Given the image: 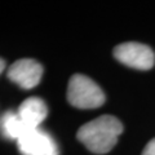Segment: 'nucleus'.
<instances>
[{
	"label": "nucleus",
	"instance_id": "obj_1",
	"mask_svg": "<svg viewBox=\"0 0 155 155\" xmlns=\"http://www.w3.org/2000/svg\"><path fill=\"white\" fill-rule=\"evenodd\" d=\"M123 124L113 115H102L81 125L76 133L78 140L94 154H106L118 142Z\"/></svg>",
	"mask_w": 155,
	"mask_h": 155
},
{
	"label": "nucleus",
	"instance_id": "obj_8",
	"mask_svg": "<svg viewBox=\"0 0 155 155\" xmlns=\"http://www.w3.org/2000/svg\"><path fill=\"white\" fill-rule=\"evenodd\" d=\"M142 155H155V138L149 141V143L145 146Z\"/></svg>",
	"mask_w": 155,
	"mask_h": 155
},
{
	"label": "nucleus",
	"instance_id": "obj_9",
	"mask_svg": "<svg viewBox=\"0 0 155 155\" xmlns=\"http://www.w3.org/2000/svg\"><path fill=\"white\" fill-rule=\"evenodd\" d=\"M4 69H5V62H4L2 58H0V74L4 71Z\"/></svg>",
	"mask_w": 155,
	"mask_h": 155
},
{
	"label": "nucleus",
	"instance_id": "obj_4",
	"mask_svg": "<svg viewBox=\"0 0 155 155\" xmlns=\"http://www.w3.org/2000/svg\"><path fill=\"white\" fill-rule=\"evenodd\" d=\"M22 155H58V147L52 136L40 128L28 129L17 140Z\"/></svg>",
	"mask_w": 155,
	"mask_h": 155
},
{
	"label": "nucleus",
	"instance_id": "obj_5",
	"mask_svg": "<svg viewBox=\"0 0 155 155\" xmlns=\"http://www.w3.org/2000/svg\"><path fill=\"white\" fill-rule=\"evenodd\" d=\"M43 76V66L31 58L18 60L8 69V78L22 89H31Z\"/></svg>",
	"mask_w": 155,
	"mask_h": 155
},
{
	"label": "nucleus",
	"instance_id": "obj_6",
	"mask_svg": "<svg viewBox=\"0 0 155 155\" xmlns=\"http://www.w3.org/2000/svg\"><path fill=\"white\" fill-rule=\"evenodd\" d=\"M17 114L27 129H34L47 118L48 107L40 97H28L19 105Z\"/></svg>",
	"mask_w": 155,
	"mask_h": 155
},
{
	"label": "nucleus",
	"instance_id": "obj_7",
	"mask_svg": "<svg viewBox=\"0 0 155 155\" xmlns=\"http://www.w3.org/2000/svg\"><path fill=\"white\" fill-rule=\"evenodd\" d=\"M28 130L22 123L17 111H8L0 118V133L8 140H17Z\"/></svg>",
	"mask_w": 155,
	"mask_h": 155
},
{
	"label": "nucleus",
	"instance_id": "obj_2",
	"mask_svg": "<svg viewBox=\"0 0 155 155\" xmlns=\"http://www.w3.org/2000/svg\"><path fill=\"white\" fill-rule=\"evenodd\" d=\"M105 93L91 78L75 74L67 87V101L78 109H96L105 102Z\"/></svg>",
	"mask_w": 155,
	"mask_h": 155
},
{
	"label": "nucleus",
	"instance_id": "obj_3",
	"mask_svg": "<svg viewBox=\"0 0 155 155\" xmlns=\"http://www.w3.org/2000/svg\"><path fill=\"white\" fill-rule=\"evenodd\" d=\"M114 57L123 65L137 70H150L155 64V54L151 48L136 41L116 45Z\"/></svg>",
	"mask_w": 155,
	"mask_h": 155
}]
</instances>
